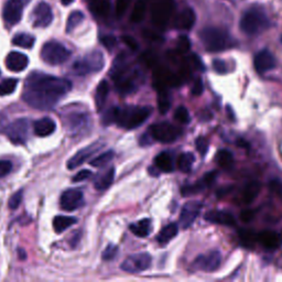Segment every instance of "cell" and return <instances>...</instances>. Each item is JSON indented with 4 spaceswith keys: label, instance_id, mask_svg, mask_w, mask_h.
Here are the masks:
<instances>
[{
    "label": "cell",
    "instance_id": "7a4b0ae2",
    "mask_svg": "<svg viewBox=\"0 0 282 282\" xmlns=\"http://www.w3.org/2000/svg\"><path fill=\"white\" fill-rule=\"evenodd\" d=\"M110 76L114 80L117 91L122 95L136 92L139 87V83L142 81L141 72L128 65L122 57H118L114 62Z\"/></svg>",
    "mask_w": 282,
    "mask_h": 282
},
{
    "label": "cell",
    "instance_id": "f907efd6",
    "mask_svg": "<svg viewBox=\"0 0 282 282\" xmlns=\"http://www.w3.org/2000/svg\"><path fill=\"white\" fill-rule=\"evenodd\" d=\"M101 41L102 45H104L105 48L108 49V50H113L117 44V39L114 36H105V37H102L101 39Z\"/></svg>",
    "mask_w": 282,
    "mask_h": 282
},
{
    "label": "cell",
    "instance_id": "6da1fadb",
    "mask_svg": "<svg viewBox=\"0 0 282 282\" xmlns=\"http://www.w3.org/2000/svg\"><path fill=\"white\" fill-rule=\"evenodd\" d=\"M71 88L72 83L68 80L41 72H32L25 80L22 100L32 108L49 110L52 109Z\"/></svg>",
    "mask_w": 282,
    "mask_h": 282
},
{
    "label": "cell",
    "instance_id": "f5cc1de1",
    "mask_svg": "<svg viewBox=\"0 0 282 282\" xmlns=\"http://www.w3.org/2000/svg\"><path fill=\"white\" fill-rule=\"evenodd\" d=\"M12 170V163L8 160H0V178L6 177Z\"/></svg>",
    "mask_w": 282,
    "mask_h": 282
},
{
    "label": "cell",
    "instance_id": "484cf974",
    "mask_svg": "<svg viewBox=\"0 0 282 282\" xmlns=\"http://www.w3.org/2000/svg\"><path fill=\"white\" fill-rule=\"evenodd\" d=\"M262 191V183L259 181H250L247 183L242 191V201L246 204L253 203L254 201L258 198V195Z\"/></svg>",
    "mask_w": 282,
    "mask_h": 282
},
{
    "label": "cell",
    "instance_id": "ffe728a7",
    "mask_svg": "<svg viewBox=\"0 0 282 282\" xmlns=\"http://www.w3.org/2000/svg\"><path fill=\"white\" fill-rule=\"evenodd\" d=\"M29 65V58L27 55L17 52V51H12L6 58V66L11 72H22Z\"/></svg>",
    "mask_w": 282,
    "mask_h": 282
},
{
    "label": "cell",
    "instance_id": "3957f363",
    "mask_svg": "<svg viewBox=\"0 0 282 282\" xmlns=\"http://www.w3.org/2000/svg\"><path fill=\"white\" fill-rule=\"evenodd\" d=\"M152 114L150 106H127L116 107L115 122L123 129L132 130L142 126Z\"/></svg>",
    "mask_w": 282,
    "mask_h": 282
},
{
    "label": "cell",
    "instance_id": "5b68a950",
    "mask_svg": "<svg viewBox=\"0 0 282 282\" xmlns=\"http://www.w3.org/2000/svg\"><path fill=\"white\" fill-rule=\"evenodd\" d=\"M269 19L266 14L258 7L249 8L242 16L239 27L241 30L248 36H256L263 32L269 28Z\"/></svg>",
    "mask_w": 282,
    "mask_h": 282
},
{
    "label": "cell",
    "instance_id": "7dc6e473",
    "mask_svg": "<svg viewBox=\"0 0 282 282\" xmlns=\"http://www.w3.org/2000/svg\"><path fill=\"white\" fill-rule=\"evenodd\" d=\"M115 119H116V107H112L102 116V123H104L105 126L112 125V123L115 122Z\"/></svg>",
    "mask_w": 282,
    "mask_h": 282
},
{
    "label": "cell",
    "instance_id": "6125c7cd",
    "mask_svg": "<svg viewBox=\"0 0 282 282\" xmlns=\"http://www.w3.org/2000/svg\"><path fill=\"white\" fill-rule=\"evenodd\" d=\"M63 6H70L74 2V0H61Z\"/></svg>",
    "mask_w": 282,
    "mask_h": 282
},
{
    "label": "cell",
    "instance_id": "f1b7e54d",
    "mask_svg": "<svg viewBox=\"0 0 282 282\" xmlns=\"http://www.w3.org/2000/svg\"><path fill=\"white\" fill-rule=\"evenodd\" d=\"M129 228L131 230L132 234H135L136 236H138L140 238H144L150 235L151 229H152V224L151 221L149 219H143L139 222H137L135 224H131L129 226Z\"/></svg>",
    "mask_w": 282,
    "mask_h": 282
},
{
    "label": "cell",
    "instance_id": "83f0119b",
    "mask_svg": "<svg viewBox=\"0 0 282 282\" xmlns=\"http://www.w3.org/2000/svg\"><path fill=\"white\" fill-rule=\"evenodd\" d=\"M155 164L158 170L162 172L170 173L174 170V163L172 156L169 152H161L155 158Z\"/></svg>",
    "mask_w": 282,
    "mask_h": 282
},
{
    "label": "cell",
    "instance_id": "8992f818",
    "mask_svg": "<svg viewBox=\"0 0 282 282\" xmlns=\"http://www.w3.org/2000/svg\"><path fill=\"white\" fill-rule=\"evenodd\" d=\"M104 65V55L101 51H94V52L85 55L83 59L76 60L72 66V73L78 76H84L89 73L100 72Z\"/></svg>",
    "mask_w": 282,
    "mask_h": 282
},
{
    "label": "cell",
    "instance_id": "2e32d148",
    "mask_svg": "<svg viewBox=\"0 0 282 282\" xmlns=\"http://www.w3.org/2000/svg\"><path fill=\"white\" fill-rule=\"evenodd\" d=\"M102 146H104V144L97 141V142H94L87 147L81 149V150L76 152L73 157L68 159L66 163L67 169L74 170L76 168H79V166L82 165L87 159H89L92 156L95 155L100 149L102 148Z\"/></svg>",
    "mask_w": 282,
    "mask_h": 282
},
{
    "label": "cell",
    "instance_id": "9c48e42d",
    "mask_svg": "<svg viewBox=\"0 0 282 282\" xmlns=\"http://www.w3.org/2000/svg\"><path fill=\"white\" fill-rule=\"evenodd\" d=\"M174 11V0H157L152 5L151 18L159 28H164L169 23Z\"/></svg>",
    "mask_w": 282,
    "mask_h": 282
},
{
    "label": "cell",
    "instance_id": "1f68e13d",
    "mask_svg": "<svg viewBox=\"0 0 282 282\" xmlns=\"http://www.w3.org/2000/svg\"><path fill=\"white\" fill-rule=\"evenodd\" d=\"M178 233H179V226L174 223L169 224L166 225L165 227L162 228L160 234L158 235L157 241L160 243H166L170 241H172V239L177 236Z\"/></svg>",
    "mask_w": 282,
    "mask_h": 282
},
{
    "label": "cell",
    "instance_id": "ac0fdd59",
    "mask_svg": "<svg viewBox=\"0 0 282 282\" xmlns=\"http://www.w3.org/2000/svg\"><path fill=\"white\" fill-rule=\"evenodd\" d=\"M64 122H65L66 129L73 135H79L81 132L87 129L89 123V117L87 114L83 113H72L68 114L67 116L64 118Z\"/></svg>",
    "mask_w": 282,
    "mask_h": 282
},
{
    "label": "cell",
    "instance_id": "bcb514c9",
    "mask_svg": "<svg viewBox=\"0 0 282 282\" xmlns=\"http://www.w3.org/2000/svg\"><path fill=\"white\" fill-rule=\"evenodd\" d=\"M130 2L131 0H116V16L118 18H121L126 14Z\"/></svg>",
    "mask_w": 282,
    "mask_h": 282
},
{
    "label": "cell",
    "instance_id": "4dcf8cb0",
    "mask_svg": "<svg viewBox=\"0 0 282 282\" xmlns=\"http://www.w3.org/2000/svg\"><path fill=\"white\" fill-rule=\"evenodd\" d=\"M158 91V106H159V112L160 114L164 115L170 110L171 108V96L170 93L166 88H160L157 89Z\"/></svg>",
    "mask_w": 282,
    "mask_h": 282
},
{
    "label": "cell",
    "instance_id": "c3c4849f",
    "mask_svg": "<svg viewBox=\"0 0 282 282\" xmlns=\"http://www.w3.org/2000/svg\"><path fill=\"white\" fill-rule=\"evenodd\" d=\"M21 202H22V191L20 190L11 196L10 200H9V204L8 205H9L10 209H17L20 206Z\"/></svg>",
    "mask_w": 282,
    "mask_h": 282
},
{
    "label": "cell",
    "instance_id": "681fc988",
    "mask_svg": "<svg viewBox=\"0 0 282 282\" xmlns=\"http://www.w3.org/2000/svg\"><path fill=\"white\" fill-rule=\"evenodd\" d=\"M213 68L217 74H226L227 73V65L226 62L221 59H216L213 61Z\"/></svg>",
    "mask_w": 282,
    "mask_h": 282
},
{
    "label": "cell",
    "instance_id": "680465c9",
    "mask_svg": "<svg viewBox=\"0 0 282 282\" xmlns=\"http://www.w3.org/2000/svg\"><path fill=\"white\" fill-rule=\"evenodd\" d=\"M216 177H217L216 171H212V172H208V173H206V174L204 175L203 180L206 182L207 185H209V184H212V183L216 180Z\"/></svg>",
    "mask_w": 282,
    "mask_h": 282
},
{
    "label": "cell",
    "instance_id": "8d00e7d4",
    "mask_svg": "<svg viewBox=\"0 0 282 282\" xmlns=\"http://www.w3.org/2000/svg\"><path fill=\"white\" fill-rule=\"evenodd\" d=\"M91 10L96 16L105 17L108 15V12L110 10V5L107 0H92Z\"/></svg>",
    "mask_w": 282,
    "mask_h": 282
},
{
    "label": "cell",
    "instance_id": "db71d44e",
    "mask_svg": "<svg viewBox=\"0 0 282 282\" xmlns=\"http://www.w3.org/2000/svg\"><path fill=\"white\" fill-rule=\"evenodd\" d=\"M203 91H204V85H203L202 80L198 79L194 82L193 87H192V91H191L192 95H193V96H200V95H202Z\"/></svg>",
    "mask_w": 282,
    "mask_h": 282
},
{
    "label": "cell",
    "instance_id": "91938a15",
    "mask_svg": "<svg viewBox=\"0 0 282 282\" xmlns=\"http://www.w3.org/2000/svg\"><path fill=\"white\" fill-rule=\"evenodd\" d=\"M254 214H255V212H253V211H243L242 213L241 217L243 222H246L247 223V222H250L251 220L254 219Z\"/></svg>",
    "mask_w": 282,
    "mask_h": 282
},
{
    "label": "cell",
    "instance_id": "ee69618b",
    "mask_svg": "<svg viewBox=\"0 0 282 282\" xmlns=\"http://www.w3.org/2000/svg\"><path fill=\"white\" fill-rule=\"evenodd\" d=\"M195 146L201 156L202 157L206 156V153L208 151V146H209L208 140L206 138H204V137H199V138L195 141Z\"/></svg>",
    "mask_w": 282,
    "mask_h": 282
},
{
    "label": "cell",
    "instance_id": "8fae6325",
    "mask_svg": "<svg viewBox=\"0 0 282 282\" xmlns=\"http://www.w3.org/2000/svg\"><path fill=\"white\" fill-rule=\"evenodd\" d=\"M29 121L25 118H20L12 121L6 128V135L12 143L23 144L28 139Z\"/></svg>",
    "mask_w": 282,
    "mask_h": 282
},
{
    "label": "cell",
    "instance_id": "6f0895ef",
    "mask_svg": "<svg viewBox=\"0 0 282 282\" xmlns=\"http://www.w3.org/2000/svg\"><path fill=\"white\" fill-rule=\"evenodd\" d=\"M269 186H270V190L272 192H275V193L279 194V195H282V182L281 181L273 180L270 182Z\"/></svg>",
    "mask_w": 282,
    "mask_h": 282
},
{
    "label": "cell",
    "instance_id": "7402d4cb",
    "mask_svg": "<svg viewBox=\"0 0 282 282\" xmlns=\"http://www.w3.org/2000/svg\"><path fill=\"white\" fill-rule=\"evenodd\" d=\"M256 239L266 249L273 250L279 248L282 243V237L280 234L276 232H262L256 235Z\"/></svg>",
    "mask_w": 282,
    "mask_h": 282
},
{
    "label": "cell",
    "instance_id": "ab89813d",
    "mask_svg": "<svg viewBox=\"0 0 282 282\" xmlns=\"http://www.w3.org/2000/svg\"><path fill=\"white\" fill-rule=\"evenodd\" d=\"M114 156H115V153L113 150L102 152L101 155L96 157L95 159H93L91 162H89V164H91L92 166H95V168H101V166L109 163V162L113 160Z\"/></svg>",
    "mask_w": 282,
    "mask_h": 282
},
{
    "label": "cell",
    "instance_id": "816d5d0a",
    "mask_svg": "<svg viewBox=\"0 0 282 282\" xmlns=\"http://www.w3.org/2000/svg\"><path fill=\"white\" fill-rule=\"evenodd\" d=\"M121 40H122L123 43H125L131 51H137L139 49L138 42H137L135 38H132L131 36H122Z\"/></svg>",
    "mask_w": 282,
    "mask_h": 282
},
{
    "label": "cell",
    "instance_id": "603a6c76",
    "mask_svg": "<svg viewBox=\"0 0 282 282\" xmlns=\"http://www.w3.org/2000/svg\"><path fill=\"white\" fill-rule=\"evenodd\" d=\"M196 21V16L193 9L191 8H186L183 10L178 18L175 19L174 27L179 30H184V31H189L194 27Z\"/></svg>",
    "mask_w": 282,
    "mask_h": 282
},
{
    "label": "cell",
    "instance_id": "60d3db41",
    "mask_svg": "<svg viewBox=\"0 0 282 282\" xmlns=\"http://www.w3.org/2000/svg\"><path fill=\"white\" fill-rule=\"evenodd\" d=\"M208 185L206 184V182H205L204 180L202 181H200V182H196L195 184H192V185H186L184 187H182V194L184 195V196H187V195H193L195 193H198V192H201V191H203L205 190V187H207Z\"/></svg>",
    "mask_w": 282,
    "mask_h": 282
},
{
    "label": "cell",
    "instance_id": "44dd1931",
    "mask_svg": "<svg viewBox=\"0 0 282 282\" xmlns=\"http://www.w3.org/2000/svg\"><path fill=\"white\" fill-rule=\"evenodd\" d=\"M204 219L209 223L225 225V226H235L236 225V220H235L232 213L227 211H220V209H213V211L207 212L205 214Z\"/></svg>",
    "mask_w": 282,
    "mask_h": 282
},
{
    "label": "cell",
    "instance_id": "f35d334b",
    "mask_svg": "<svg viewBox=\"0 0 282 282\" xmlns=\"http://www.w3.org/2000/svg\"><path fill=\"white\" fill-rule=\"evenodd\" d=\"M17 86H18V80L10 78L3 80L0 83V96H7L16 91Z\"/></svg>",
    "mask_w": 282,
    "mask_h": 282
},
{
    "label": "cell",
    "instance_id": "74e56055",
    "mask_svg": "<svg viewBox=\"0 0 282 282\" xmlns=\"http://www.w3.org/2000/svg\"><path fill=\"white\" fill-rule=\"evenodd\" d=\"M84 14L82 11L75 10L72 12V14L68 16L67 21H66V33H71L73 30L83 22L84 20Z\"/></svg>",
    "mask_w": 282,
    "mask_h": 282
},
{
    "label": "cell",
    "instance_id": "d6a6232c",
    "mask_svg": "<svg viewBox=\"0 0 282 282\" xmlns=\"http://www.w3.org/2000/svg\"><path fill=\"white\" fill-rule=\"evenodd\" d=\"M12 43L23 49H32L36 43V38L29 33H18L12 39Z\"/></svg>",
    "mask_w": 282,
    "mask_h": 282
},
{
    "label": "cell",
    "instance_id": "4fadbf2b",
    "mask_svg": "<svg viewBox=\"0 0 282 282\" xmlns=\"http://www.w3.org/2000/svg\"><path fill=\"white\" fill-rule=\"evenodd\" d=\"M222 255L219 250L208 251L205 255H200L194 260L193 267L198 270L205 272H213L217 270L221 266Z\"/></svg>",
    "mask_w": 282,
    "mask_h": 282
},
{
    "label": "cell",
    "instance_id": "9a60e30c",
    "mask_svg": "<svg viewBox=\"0 0 282 282\" xmlns=\"http://www.w3.org/2000/svg\"><path fill=\"white\" fill-rule=\"evenodd\" d=\"M203 205L198 201H191L184 204L182 207L181 214H180V224L183 229H186L191 227L195 220L198 219L201 211H202Z\"/></svg>",
    "mask_w": 282,
    "mask_h": 282
},
{
    "label": "cell",
    "instance_id": "ba28073f",
    "mask_svg": "<svg viewBox=\"0 0 282 282\" xmlns=\"http://www.w3.org/2000/svg\"><path fill=\"white\" fill-rule=\"evenodd\" d=\"M149 135L159 142H174L182 136V129L170 122H159L149 128Z\"/></svg>",
    "mask_w": 282,
    "mask_h": 282
},
{
    "label": "cell",
    "instance_id": "e575fe53",
    "mask_svg": "<svg viewBox=\"0 0 282 282\" xmlns=\"http://www.w3.org/2000/svg\"><path fill=\"white\" fill-rule=\"evenodd\" d=\"M216 161L219 163L220 166H222L223 169L229 170L233 168L234 165V156L233 153L226 150V149H222L216 155Z\"/></svg>",
    "mask_w": 282,
    "mask_h": 282
},
{
    "label": "cell",
    "instance_id": "277c9868",
    "mask_svg": "<svg viewBox=\"0 0 282 282\" xmlns=\"http://www.w3.org/2000/svg\"><path fill=\"white\" fill-rule=\"evenodd\" d=\"M201 41L208 52H222L234 45V41L229 33L216 27L204 28L200 32Z\"/></svg>",
    "mask_w": 282,
    "mask_h": 282
},
{
    "label": "cell",
    "instance_id": "cb8c5ba5",
    "mask_svg": "<svg viewBox=\"0 0 282 282\" xmlns=\"http://www.w3.org/2000/svg\"><path fill=\"white\" fill-rule=\"evenodd\" d=\"M33 129L38 137H48L57 130V123L50 117H43L34 122Z\"/></svg>",
    "mask_w": 282,
    "mask_h": 282
},
{
    "label": "cell",
    "instance_id": "d590c367",
    "mask_svg": "<svg viewBox=\"0 0 282 282\" xmlns=\"http://www.w3.org/2000/svg\"><path fill=\"white\" fill-rule=\"evenodd\" d=\"M194 161H195V157L193 153H191V152L182 153L178 159L179 169H180V171H182L183 173H189L191 172Z\"/></svg>",
    "mask_w": 282,
    "mask_h": 282
},
{
    "label": "cell",
    "instance_id": "836d02e7",
    "mask_svg": "<svg viewBox=\"0 0 282 282\" xmlns=\"http://www.w3.org/2000/svg\"><path fill=\"white\" fill-rule=\"evenodd\" d=\"M146 10L147 6L144 0H138L135 3L134 9L130 15V21L132 23H140L141 21L144 19V16H146Z\"/></svg>",
    "mask_w": 282,
    "mask_h": 282
},
{
    "label": "cell",
    "instance_id": "5bb4252c",
    "mask_svg": "<svg viewBox=\"0 0 282 282\" xmlns=\"http://www.w3.org/2000/svg\"><path fill=\"white\" fill-rule=\"evenodd\" d=\"M84 204V195L83 192L79 189H70L66 190L61 195L60 199V205L63 211L73 212L75 209L82 207Z\"/></svg>",
    "mask_w": 282,
    "mask_h": 282
},
{
    "label": "cell",
    "instance_id": "f546056e",
    "mask_svg": "<svg viewBox=\"0 0 282 282\" xmlns=\"http://www.w3.org/2000/svg\"><path fill=\"white\" fill-rule=\"evenodd\" d=\"M78 223V219L76 217H71V216H55L53 220V228L55 230V233L61 234L68 227H72V226Z\"/></svg>",
    "mask_w": 282,
    "mask_h": 282
},
{
    "label": "cell",
    "instance_id": "9f6ffc18",
    "mask_svg": "<svg viewBox=\"0 0 282 282\" xmlns=\"http://www.w3.org/2000/svg\"><path fill=\"white\" fill-rule=\"evenodd\" d=\"M241 238L242 242L248 246H251L255 241H257V239H256V235H253L251 233H242Z\"/></svg>",
    "mask_w": 282,
    "mask_h": 282
},
{
    "label": "cell",
    "instance_id": "d6986e66",
    "mask_svg": "<svg viewBox=\"0 0 282 282\" xmlns=\"http://www.w3.org/2000/svg\"><path fill=\"white\" fill-rule=\"evenodd\" d=\"M254 65L259 74H264L277 66V61L270 51L262 50L256 54Z\"/></svg>",
    "mask_w": 282,
    "mask_h": 282
},
{
    "label": "cell",
    "instance_id": "52a82bcc",
    "mask_svg": "<svg viewBox=\"0 0 282 282\" xmlns=\"http://www.w3.org/2000/svg\"><path fill=\"white\" fill-rule=\"evenodd\" d=\"M41 59L49 65H60L71 57V51L57 41H49L42 46Z\"/></svg>",
    "mask_w": 282,
    "mask_h": 282
},
{
    "label": "cell",
    "instance_id": "e0dca14e",
    "mask_svg": "<svg viewBox=\"0 0 282 282\" xmlns=\"http://www.w3.org/2000/svg\"><path fill=\"white\" fill-rule=\"evenodd\" d=\"M53 21V12L46 2H39L32 12L34 28H46Z\"/></svg>",
    "mask_w": 282,
    "mask_h": 282
},
{
    "label": "cell",
    "instance_id": "7bdbcfd3",
    "mask_svg": "<svg viewBox=\"0 0 282 282\" xmlns=\"http://www.w3.org/2000/svg\"><path fill=\"white\" fill-rule=\"evenodd\" d=\"M118 254V247L116 245H108L106 247L105 250L102 251L101 254V258L106 260V262H110V260H113L116 258V256Z\"/></svg>",
    "mask_w": 282,
    "mask_h": 282
},
{
    "label": "cell",
    "instance_id": "7c38bea8",
    "mask_svg": "<svg viewBox=\"0 0 282 282\" xmlns=\"http://www.w3.org/2000/svg\"><path fill=\"white\" fill-rule=\"evenodd\" d=\"M29 0H8L2 9V17L5 22L15 25L20 22L23 14V6Z\"/></svg>",
    "mask_w": 282,
    "mask_h": 282
},
{
    "label": "cell",
    "instance_id": "f6af8a7d",
    "mask_svg": "<svg viewBox=\"0 0 282 282\" xmlns=\"http://www.w3.org/2000/svg\"><path fill=\"white\" fill-rule=\"evenodd\" d=\"M191 49V41L186 36H181L178 40V51L180 53L189 52Z\"/></svg>",
    "mask_w": 282,
    "mask_h": 282
},
{
    "label": "cell",
    "instance_id": "11a10c76",
    "mask_svg": "<svg viewBox=\"0 0 282 282\" xmlns=\"http://www.w3.org/2000/svg\"><path fill=\"white\" fill-rule=\"evenodd\" d=\"M92 175H93V173H92L91 170H82V171H80V172L73 178V182L76 183V182L85 181V180H87L88 178H91Z\"/></svg>",
    "mask_w": 282,
    "mask_h": 282
},
{
    "label": "cell",
    "instance_id": "4316f807",
    "mask_svg": "<svg viewBox=\"0 0 282 282\" xmlns=\"http://www.w3.org/2000/svg\"><path fill=\"white\" fill-rule=\"evenodd\" d=\"M109 94V84L107 81H101V82L98 84V86L96 88L95 93V105L97 112H101V110L104 108L105 102L107 101Z\"/></svg>",
    "mask_w": 282,
    "mask_h": 282
},
{
    "label": "cell",
    "instance_id": "d4e9b609",
    "mask_svg": "<svg viewBox=\"0 0 282 282\" xmlns=\"http://www.w3.org/2000/svg\"><path fill=\"white\" fill-rule=\"evenodd\" d=\"M115 179V169L109 168L101 174H98L95 181H94V186L97 191H105L113 184Z\"/></svg>",
    "mask_w": 282,
    "mask_h": 282
},
{
    "label": "cell",
    "instance_id": "30bf717a",
    "mask_svg": "<svg viewBox=\"0 0 282 282\" xmlns=\"http://www.w3.org/2000/svg\"><path fill=\"white\" fill-rule=\"evenodd\" d=\"M152 262L151 256L148 253H140L131 255L123 260L121 263V270L129 273H139L146 271L150 268Z\"/></svg>",
    "mask_w": 282,
    "mask_h": 282
},
{
    "label": "cell",
    "instance_id": "94428289",
    "mask_svg": "<svg viewBox=\"0 0 282 282\" xmlns=\"http://www.w3.org/2000/svg\"><path fill=\"white\" fill-rule=\"evenodd\" d=\"M193 60H194V65L196 68H199V70H204V65H203V63L202 61H201V59L199 57H196V55H194L193 57Z\"/></svg>",
    "mask_w": 282,
    "mask_h": 282
},
{
    "label": "cell",
    "instance_id": "b9f144b4",
    "mask_svg": "<svg viewBox=\"0 0 282 282\" xmlns=\"http://www.w3.org/2000/svg\"><path fill=\"white\" fill-rule=\"evenodd\" d=\"M174 118L177 119L179 122L184 123V125L191 121V116H190L189 110H187L184 106H180V107L177 108V110H175V113H174Z\"/></svg>",
    "mask_w": 282,
    "mask_h": 282
}]
</instances>
